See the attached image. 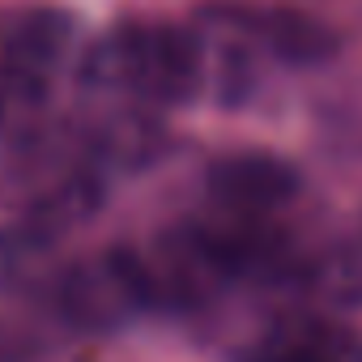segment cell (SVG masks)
<instances>
[{
	"label": "cell",
	"instance_id": "obj_7",
	"mask_svg": "<svg viewBox=\"0 0 362 362\" xmlns=\"http://www.w3.org/2000/svg\"><path fill=\"white\" fill-rule=\"evenodd\" d=\"M0 362H30V349L22 337L13 332H0Z\"/></svg>",
	"mask_w": 362,
	"mask_h": 362
},
{
	"label": "cell",
	"instance_id": "obj_1",
	"mask_svg": "<svg viewBox=\"0 0 362 362\" xmlns=\"http://www.w3.org/2000/svg\"><path fill=\"white\" fill-rule=\"evenodd\" d=\"M81 77L94 90L141 103H188L205 86V47L184 26L128 22L90 47Z\"/></svg>",
	"mask_w": 362,
	"mask_h": 362
},
{
	"label": "cell",
	"instance_id": "obj_6",
	"mask_svg": "<svg viewBox=\"0 0 362 362\" xmlns=\"http://www.w3.org/2000/svg\"><path fill=\"white\" fill-rule=\"evenodd\" d=\"M247 362H362V332L328 315H290L256 341Z\"/></svg>",
	"mask_w": 362,
	"mask_h": 362
},
{
	"label": "cell",
	"instance_id": "obj_2",
	"mask_svg": "<svg viewBox=\"0 0 362 362\" xmlns=\"http://www.w3.org/2000/svg\"><path fill=\"white\" fill-rule=\"evenodd\" d=\"M153 298V281L145 269L141 252L128 247H111V252H94L86 260H77L73 269L60 273L56 281V307L73 328L86 332H107L128 324L132 315L149 311Z\"/></svg>",
	"mask_w": 362,
	"mask_h": 362
},
{
	"label": "cell",
	"instance_id": "obj_5",
	"mask_svg": "<svg viewBox=\"0 0 362 362\" xmlns=\"http://www.w3.org/2000/svg\"><path fill=\"white\" fill-rule=\"evenodd\" d=\"M73 22L56 9H30L0 39V103H35L69 60Z\"/></svg>",
	"mask_w": 362,
	"mask_h": 362
},
{
	"label": "cell",
	"instance_id": "obj_3",
	"mask_svg": "<svg viewBox=\"0 0 362 362\" xmlns=\"http://www.w3.org/2000/svg\"><path fill=\"white\" fill-rule=\"evenodd\" d=\"M298 188H303L298 170L269 149H235V153H222L205 170L209 201L235 226H260L277 218L298 197Z\"/></svg>",
	"mask_w": 362,
	"mask_h": 362
},
{
	"label": "cell",
	"instance_id": "obj_4",
	"mask_svg": "<svg viewBox=\"0 0 362 362\" xmlns=\"http://www.w3.org/2000/svg\"><path fill=\"white\" fill-rule=\"evenodd\" d=\"M205 22L222 35H235L260 52H269L281 64H324L337 56V30L324 26L320 18L303 13V9H286V5H214L205 9Z\"/></svg>",
	"mask_w": 362,
	"mask_h": 362
}]
</instances>
